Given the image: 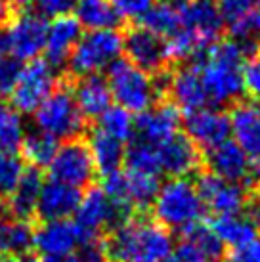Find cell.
<instances>
[{"label":"cell","mask_w":260,"mask_h":262,"mask_svg":"<svg viewBox=\"0 0 260 262\" xmlns=\"http://www.w3.org/2000/svg\"><path fill=\"white\" fill-rule=\"evenodd\" d=\"M73 12L75 19L86 31L113 29L121 21L111 0H77Z\"/></svg>","instance_id":"30"},{"label":"cell","mask_w":260,"mask_h":262,"mask_svg":"<svg viewBox=\"0 0 260 262\" xmlns=\"http://www.w3.org/2000/svg\"><path fill=\"white\" fill-rule=\"evenodd\" d=\"M56 86V67H52L46 59H31L27 66H23L14 90L10 92V103L21 115H31Z\"/></svg>","instance_id":"8"},{"label":"cell","mask_w":260,"mask_h":262,"mask_svg":"<svg viewBox=\"0 0 260 262\" xmlns=\"http://www.w3.org/2000/svg\"><path fill=\"white\" fill-rule=\"evenodd\" d=\"M224 251L222 241L210 226L197 224L182 233L178 245H174L165 262H212Z\"/></svg>","instance_id":"19"},{"label":"cell","mask_w":260,"mask_h":262,"mask_svg":"<svg viewBox=\"0 0 260 262\" xmlns=\"http://www.w3.org/2000/svg\"><path fill=\"white\" fill-rule=\"evenodd\" d=\"M161 188V174L145 170H124V197L130 209L144 211L151 207L153 199Z\"/></svg>","instance_id":"29"},{"label":"cell","mask_w":260,"mask_h":262,"mask_svg":"<svg viewBox=\"0 0 260 262\" xmlns=\"http://www.w3.org/2000/svg\"><path fill=\"white\" fill-rule=\"evenodd\" d=\"M258 8H260V0H258Z\"/></svg>","instance_id":"49"},{"label":"cell","mask_w":260,"mask_h":262,"mask_svg":"<svg viewBox=\"0 0 260 262\" xmlns=\"http://www.w3.org/2000/svg\"><path fill=\"white\" fill-rule=\"evenodd\" d=\"M0 195H2V193H0Z\"/></svg>","instance_id":"52"},{"label":"cell","mask_w":260,"mask_h":262,"mask_svg":"<svg viewBox=\"0 0 260 262\" xmlns=\"http://www.w3.org/2000/svg\"><path fill=\"white\" fill-rule=\"evenodd\" d=\"M0 2H4V0H0ZM6 2H10V0H6Z\"/></svg>","instance_id":"48"},{"label":"cell","mask_w":260,"mask_h":262,"mask_svg":"<svg viewBox=\"0 0 260 262\" xmlns=\"http://www.w3.org/2000/svg\"><path fill=\"white\" fill-rule=\"evenodd\" d=\"M80 195L82 193L79 188L48 178L44 180L40 188V195L36 203V216L40 220L69 219L79 207Z\"/></svg>","instance_id":"24"},{"label":"cell","mask_w":260,"mask_h":262,"mask_svg":"<svg viewBox=\"0 0 260 262\" xmlns=\"http://www.w3.org/2000/svg\"><path fill=\"white\" fill-rule=\"evenodd\" d=\"M105 247L109 262H165L174 239L155 219L130 216L109 232Z\"/></svg>","instance_id":"1"},{"label":"cell","mask_w":260,"mask_h":262,"mask_svg":"<svg viewBox=\"0 0 260 262\" xmlns=\"http://www.w3.org/2000/svg\"><path fill=\"white\" fill-rule=\"evenodd\" d=\"M195 186H197L205 209L214 212L216 216L237 214L247 209L249 197H247V189L243 184L230 182L212 172H207L197 178Z\"/></svg>","instance_id":"14"},{"label":"cell","mask_w":260,"mask_h":262,"mask_svg":"<svg viewBox=\"0 0 260 262\" xmlns=\"http://www.w3.org/2000/svg\"><path fill=\"white\" fill-rule=\"evenodd\" d=\"M82 35L80 23L75 19V15H58L54 21L48 23L46 42H44V58L52 67H61L67 63L75 44L79 42Z\"/></svg>","instance_id":"23"},{"label":"cell","mask_w":260,"mask_h":262,"mask_svg":"<svg viewBox=\"0 0 260 262\" xmlns=\"http://www.w3.org/2000/svg\"><path fill=\"white\" fill-rule=\"evenodd\" d=\"M159 77L163 90L170 96V102L184 113L201 110L209 102L199 73V66L193 61H186L168 75L163 73Z\"/></svg>","instance_id":"13"},{"label":"cell","mask_w":260,"mask_h":262,"mask_svg":"<svg viewBox=\"0 0 260 262\" xmlns=\"http://www.w3.org/2000/svg\"><path fill=\"white\" fill-rule=\"evenodd\" d=\"M123 52L126 54V59L132 61L140 69L147 71L149 75L166 73L168 63L172 61L166 46V38L149 31L147 27H132L124 35Z\"/></svg>","instance_id":"11"},{"label":"cell","mask_w":260,"mask_h":262,"mask_svg":"<svg viewBox=\"0 0 260 262\" xmlns=\"http://www.w3.org/2000/svg\"><path fill=\"white\" fill-rule=\"evenodd\" d=\"M42 262H80L77 255H67V256H56V258H44Z\"/></svg>","instance_id":"43"},{"label":"cell","mask_w":260,"mask_h":262,"mask_svg":"<svg viewBox=\"0 0 260 262\" xmlns=\"http://www.w3.org/2000/svg\"><path fill=\"white\" fill-rule=\"evenodd\" d=\"M184 132L197 147H210L230 140V115H226L218 107H201L191 113H186L184 119Z\"/></svg>","instance_id":"17"},{"label":"cell","mask_w":260,"mask_h":262,"mask_svg":"<svg viewBox=\"0 0 260 262\" xmlns=\"http://www.w3.org/2000/svg\"><path fill=\"white\" fill-rule=\"evenodd\" d=\"M105 80L117 105L130 113H142L151 107L163 92L161 77L149 75L126 58H119L107 67Z\"/></svg>","instance_id":"4"},{"label":"cell","mask_w":260,"mask_h":262,"mask_svg":"<svg viewBox=\"0 0 260 262\" xmlns=\"http://www.w3.org/2000/svg\"><path fill=\"white\" fill-rule=\"evenodd\" d=\"M124 35L113 29L86 31L80 35L75 44L71 56L67 59V67L73 77H88L107 71V67L117 61L123 54Z\"/></svg>","instance_id":"5"},{"label":"cell","mask_w":260,"mask_h":262,"mask_svg":"<svg viewBox=\"0 0 260 262\" xmlns=\"http://www.w3.org/2000/svg\"><path fill=\"white\" fill-rule=\"evenodd\" d=\"M142 23L149 31L161 35L163 38H168L182 27L180 2L178 0L155 2L151 10L142 17Z\"/></svg>","instance_id":"32"},{"label":"cell","mask_w":260,"mask_h":262,"mask_svg":"<svg viewBox=\"0 0 260 262\" xmlns=\"http://www.w3.org/2000/svg\"><path fill=\"white\" fill-rule=\"evenodd\" d=\"M86 239L88 235L75 220H42L33 233V247L42 258H56L73 255Z\"/></svg>","instance_id":"12"},{"label":"cell","mask_w":260,"mask_h":262,"mask_svg":"<svg viewBox=\"0 0 260 262\" xmlns=\"http://www.w3.org/2000/svg\"><path fill=\"white\" fill-rule=\"evenodd\" d=\"M157 0H111L121 21H142Z\"/></svg>","instance_id":"38"},{"label":"cell","mask_w":260,"mask_h":262,"mask_svg":"<svg viewBox=\"0 0 260 262\" xmlns=\"http://www.w3.org/2000/svg\"><path fill=\"white\" fill-rule=\"evenodd\" d=\"M35 126L59 142L80 138L86 130V117L80 113L69 86H56L33 113Z\"/></svg>","instance_id":"6"},{"label":"cell","mask_w":260,"mask_h":262,"mask_svg":"<svg viewBox=\"0 0 260 262\" xmlns=\"http://www.w3.org/2000/svg\"><path fill=\"white\" fill-rule=\"evenodd\" d=\"M46 168L50 172V178L79 189L90 186L96 176V165L90 147L80 138L63 142Z\"/></svg>","instance_id":"9"},{"label":"cell","mask_w":260,"mask_h":262,"mask_svg":"<svg viewBox=\"0 0 260 262\" xmlns=\"http://www.w3.org/2000/svg\"><path fill=\"white\" fill-rule=\"evenodd\" d=\"M77 256H79L80 262H109L105 239L101 235H98V237H88L79 247V255Z\"/></svg>","instance_id":"40"},{"label":"cell","mask_w":260,"mask_h":262,"mask_svg":"<svg viewBox=\"0 0 260 262\" xmlns=\"http://www.w3.org/2000/svg\"><path fill=\"white\" fill-rule=\"evenodd\" d=\"M0 258H2V256H0Z\"/></svg>","instance_id":"51"},{"label":"cell","mask_w":260,"mask_h":262,"mask_svg":"<svg viewBox=\"0 0 260 262\" xmlns=\"http://www.w3.org/2000/svg\"><path fill=\"white\" fill-rule=\"evenodd\" d=\"M245 58L247 52L235 40H218L207 48L197 66L209 102L230 105L241 98Z\"/></svg>","instance_id":"2"},{"label":"cell","mask_w":260,"mask_h":262,"mask_svg":"<svg viewBox=\"0 0 260 262\" xmlns=\"http://www.w3.org/2000/svg\"><path fill=\"white\" fill-rule=\"evenodd\" d=\"M25 172L23 161L15 153H0V193L8 195Z\"/></svg>","instance_id":"36"},{"label":"cell","mask_w":260,"mask_h":262,"mask_svg":"<svg viewBox=\"0 0 260 262\" xmlns=\"http://www.w3.org/2000/svg\"><path fill=\"white\" fill-rule=\"evenodd\" d=\"M178 2H180L182 29L188 31L205 50L220 40L226 25L220 10L212 0H178Z\"/></svg>","instance_id":"15"},{"label":"cell","mask_w":260,"mask_h":262,"mask_svg":"<svg viewBox=\"0 0 260 262\" xmlns=\"http://www.w3.org/2000/svg\"><path fill=\"white\" fill-rule=\"evenodd\" d=\"M212 262H235L233 258H216V260H212Z\"/></svg>","instance_id":"46"},{"label":"cell","mask_w":260,"mask_h":262,"mask_svg":"<svg viewBox=\"0 0 260 262\" xmlns=\"http://www.w3.org/2000/svg\"><path fill=\"white\" fill-rule=\"evenodd\" d=\"M218 10L224 19V25L243 19L245 15L253 14L254 10H258V0H218Z\"/></svg>","instance_id":"37"},{"label":"cell","mask_w":260,"mask_h":262,"mask_svg":"<svg viewBox=\"0 0 260 262\" xmlns=\"http://www.w3.org/2000/svg\"><path fill=\"white\" fill-rule=\"evenodd\" d=\"M258 203H260V182H258Z\"/></svg>","instance_id":"47"},{"label":"cell","mask_w":260,"mask_h":262,"mask_svg":"<svg viewBox=\"0 0 260 262\" xmlns=\"http://www.w3.org/2000/svg\"><path fill=\"white\" fill-rule=\"evenodd\" d=\"M36 6V12L50 17H58L73 12V8L77 4V0H33Z\"/></svg>","instance_id":"41"},{"label":"cell","mask_w":260,"mask_h":262,"mask_svg":"<svg viewBox=\"0 0 260 262\" xmlns=\"http://www.w3.org/2000/svg\"><path fill=\"white\" fill-rule=\"evenodd\" d=\"M96 128L126 144L134 134V119L130 115V111L123 110L119 105H111L105 113L98 117Z\"/></svg>","instance_id":"34"},{"label":"cell","mask_w":260,"mask_h":262,"mask_svg":"<svg viewBox=\"0 0 260 262\" xmlns=\"http://www.w3.org/2000/svg\"><path fill=\"white\" fill-rule=\"evenodd\" d=\"M29 0H10V4H17V6H23V4H27Z\"/></svg>","instance_id":"44"},{"label":"cell","mask_w":260,"mask_h":262,"mask_svg":"<svg viewBox=\"0 0 260 262\" xmlns=\"http://www.w3.org/2000/svg\"><path fill=\"white\" fill-rule=\"evenodd\" d=\"M212 232L222 241L224 247L239 249L251 243L253 239H258L260 232V205L249 207L237 214H226L216 216L212 222Z\"/></svg>","instance_id":"22"},{"label":"cell","mask_w":260,"mask_h":262,"mask_svg":"<svg viewBox=\"0 0 260 262\" xmlns=\"http://www.w3.org/2000/svg\"><path fill=\"white\" fill-rule=\"evenodd\" d=\"M258 111H260V105H258Z\"/></svg>","instance_id":"50"},{"label":"cell","mask_w":260,"mask_h":262,"mask_svg":"<svg viewBox=\"0 0 260 262\" xmlns=\"http://www.w3.org/2000/svg\"><path fill=\"white\" fill-rule=\"evenodd\" d=\"M155 153L161 174H168L170 178L193 174L201 165V151L186 136V132H176L163 144L155 146Z\"/></svg>","instance_id":"18"},{"label":"cell","mask_w":260,"mask_h":262,"mask_svg":"<svg viewBox=\"0 0 260 262\" xmlns=\"http://www.w3.org/2000/svg\"><path fill=\"white\" fill-rule=\"evenodd\" d=\"M233 142L247 155L254 172H260V111L253 103H237L230 113Z\"/></svg>","instance_id":"21"},{"label":"cell","mask_w":260,"mask_h":262,"mask_svg":"<svg viewBox=\"0 0 260 262\" xmlns=\"http://www.w3.org/2000/svg\"><path fill=\"white\" fill-rule=\"evenodd\" d=\"M33 233L29 220H19L10 216L8 212H0V256L19 258L31 253L33 249Z\"/></svg>","instance_id":"27"},{"label":"cell","mask_w":260,"mask_h":262,"mask_svg":"<svg viewBox=\"0 0 260 262\" xmlns=\"http://www.w3.org/2000/svg\"><path fill=\"white\" fill-rule=\"evenodd\" d=\"M235 262H260V239H253L243 247L233 249V256Z\"/></svg>","instance_id":"42"},{"label":"cell","mask_w":260,"mask_h":262,"mask_svg":"<svg viewBox=\"0 0 260 262\" xmlns=\"http://www.w3.org/2000/svg\"><path fill=\"white\" fill-rule=\"evenodd\" d=\"M58 140L52 138L50 134H46V132L35 128V130L25 132V136L21 140V146H19V151H21L23 159L27 161L31 167L46 168L50 165L52 157L58 151Z\"/></svg>","instance_id":"31"},{"label":"cell","mask_w":260,"mask_h":262,"mask_svg":"<svg viewBox=\"0 0 260 262\" xmlns=\"http://www.w3.org/2000/svg\"><path fill=\"white\" fill-rule=\"evenodd\" d=\"M23 69V61L10 50L6 31L0 27V98L10 96Z\"/></svg>","instance_id":"35"},{"label":"cell","mask_w":260,"mask_h":262,"mask_svg":"<svg viewBox=\"0 0 260 262\" xmlns=\"http://www.w3.org/2000/svg\"><path fill=\"white\" fill-rule=\"evenodd\" d=\"M130 207L117 203L101 188H90L84 195H80L79 207L75 211V222L88 237H98L130 219Z\"/></svg>","instance_id":"7"},{"label":"cell","mask_w":260,"mask_h":262,"mask_svg":"<svg viewBox=\"0 0 260 262\" xmlns=\"http://www.w3.org/2000/svg\"><path fill=\"white\" fill-rule=\"evenodd\" d=\"M71 90L80 113L86 119H98L113 105V96H111L107 80L101 75L80 77Z\"/></svg>","instance_id":"26"},{"label":"cell","mask_w":260,"mask_h":262,"mask_svg":"<svg viewBox=\"0 0 260 262\" xmlns=\"http://www.w3.org/2000/svg\"><path fill=\"white\" fill-rule=\"evenodd\" d=\"M180 110L172 102L153 103L151 107L138 113L132 138L147 142L151 146H159L165 140L174 136L176 132H180Z\"/></svg>","instance_id":"16"},{"label":"cell","mask_w":260,"mask_h":262,"mask_svg":"<svg viewBox=\"0 0 260 262\" xmlns=\"http://www.w3.org/2000/svg\"><path fill=\"white\" fill-rule=\"evenodd\" d=\"M153 216L170 232H188L189 228L201 224L205 205L197 191L195 182L189 176L168 178L161 184L157 195L151 203Z\"/></svg>","instance_id":"3"},{"label":"cell","mask_w":260,"mask_h":262,"mask_svg":"<svg viewBox=\"0 0 260 262\" xmlns=\"http://www.w3.org/2000/svg\"><path fill=\"white\" fill-rule=\"evenodd\" d=\"M0 262H19V260H17V258H8V256H2Z\"/></svg>","instance_id":"45"},{"label":"cell","mask_w":260,"mask_h":262,"mask_svg":"<svg viewBox=\"0 0 260 262\" xmlns=\"http://www.w3.org/2000/svg\"><path fill=\"white\" fill-rule=\"evenodd\" d=\"M4 31H6L10 50L17 59L31 61L44 52L48 21H46V15H42L40 12L23 10L19 14H14Z\"/></svg>","instance_id":"10"},{"label":"cell","mask_w":260,"mask_h":262,"mask_svg":"<svg viewBox=\"0 0 260 262\" xmlns=\"http://www.w3.org/2000/svg\"><path fill=\"white\" fill-rule=\"evenodd\" d=\"M42 182L44 178L40 174V168H25L19 182L6 195L4 212L19 220H31L33 216H36V203H38Z\"/></svg>","instance_id":"25"},{"label":"cell","mask_w":260,"mask_h":262,"mask_svg":"<svg viewBox=\"0 0 260 262\" xmlns=\"http://www.w3.org/2000/svg\"><path fill=\"white\" fill-rule=\"evenodd\" d=\"M23 115L10 102L0 98V153H15L25 136Z\"/></svg>","instance_id":"33"},{"label":"cell","mask_w":260,"mask_h":262,"mask_svg":"<svg viewBox=\"0 0 260 262\" xmlns=\"http://www.w3.org/2000/svg\"><path fill=\"white\" fill-rule=\"evenodd\" d=\"M205 161L212 174L226 178L230 182L243 184V186H249L253 176L256 174L243 149L233 140H226L222 144L207 149Z\"/></svg>","instance_id":"20"},{"label":"cell","mask_w":260,"mask_h":262,"mask_svg":"<svg viewBox=\"0 0 260 262\" xmlns=\"http://www.w3.org/2000/svg\"><path fill=\"white\" fill-rule=\"evenodd\" d=\"M243 92L260 100V54H249L243 61Z\"/></svg>","instance_id":"39"},{"label":"cell","mask_w":260,"mask_h":262,"mask_svg":"<svg viewBox=\"0 0 260 262\" xmlns=\"http://www.w3.org/2000/svg\"><path fill=\"white\" fill-rule=\"evenodd\" d=\"M88 147H90L92 159H94L96 172H100L103 176L109 174V172H115V170H121L124 163V155H126V144L124 142L94 128L90 132Z\"/></svg>","instance_id":"28"}]
</instances>
